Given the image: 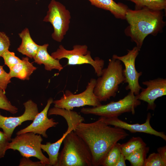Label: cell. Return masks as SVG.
Here are the masks:
<instances>
[{"mask_svg": "<svg viewBox=\"0 0 166 166\" xmlns=\"http://www.w3.org/2000/svg\"><path fill=\"white\" fill-rule=\"evenodd\" d=\"M88 0L92 5L110 11L117 18L125 19L128 9L126 5L121 3H117L113 0Z\"/></svg>", "mask_w": 166, "mask_h": 166, "instance_id": "2e32d148", "label": "cell"}, {"mask_svg": "<svg viewBox=\"0 0 166 166\" xmlns=\"http://www.w3.org/2000/svg\"><path fill=\"white\" fill-rule=\"evenodd\" d=\"M163 17L162 10H152L146 7L134 10L128 9L125 19L129 25L125 30V34L140 49L147 36H155L162 30L165 25Z\"/></svg>", "mask_w": 166, "mask_h": 166, "instance_id": "7a4b0ae2", "label": "cell"}, {"mask_svg": "<svg viewBox=\"0 0 166 166\" xmlns=\"http://www.w3.org/2000/svg\"><path fill=\"white\" fill-rule=\"evenodd\" d=\"M149 148L146 146L125 156L132 166H144Z\"/></svg>", "mask_w": 166, "mask_h": 166, "instance_id": "7402d4cb", "label": "cell"}, {"mask_svg": "<svg viewBox=\"0 0 166 166\" xmlns=\"http://www.w3.org/2000/svg\"><path fill=\"white\" fill-rule=\"evenodd\" d=\"M125 160L124 156L121 153L115 166H126Z\"/></svg>", "mask_w": 166, "mask_h": 166, "instance_id": "d6a6232c", "label": "cell"}, {"mask_svg": "<svg viewBox=\"0 0 166 166\" xmlns=\"http://www.w3.org/2000/svg\"><path fill=\"white\" fill-rule=\"evenodd\" d=\"M165 162L158 153L153 152L146 158L144 166H165Z\"/></svg>", "mask_w": 166, "mask_h": 166, "instance_id": "484cf974", "label": "cell"}, {"mask_svg": "<svg viewBox=\"0 0 166 166\" xmlns=\"http://www.w3.org/2000/svg\"><path fill=\"white\" fill-rule=\"evenodd\" d=\"M158 153L160 154L163 160L166 163V146L160 147L157 149Z\"/></svg>", "mask_w": 166, "mask_h": 166, "instance_id": "1f68e13d", "label": "cell"}, {"mask_svg": "<svg viewBox=\"0 0 166 166\" xmlns=\"http://www.w3.org/2000/svg\"><path fill=\"white\" fill-rule=\"evenodd\" d=\"M96 80L91 78L82 92L76 94L69 90H66L59 100L53 101L54 107L68 110H73L75 107L86 105L98 106L101 105V102L94 94L93 90Z\"/></svg>", "mask_w": 166, "mask_h": 166, "instance_id": "9c48e42d", "label": "cell"}, {"mask_svg": "<svg viewBox=\"0 0 166 166\" xmlns=\"http://www.w3.org/2000/svg\"><path fill=\"white\" fill-rule=\"evenodd\" d=\"M121 144L116 143L109 150L101 166H115L121 153Z\"/></svg>", "mask_w": 166, "mask_h": 166, "instance_id": "cb8c5ba5", "label": "cell"}, {"mask_svg": "<svg viewBox=\"0 0 166 166\" xmlns=\"http://www.w3.org/2000/svg\"><path fill=\"white\" fill-rule=\"evenodd\" d=\"M53 101L52 98H49L44 109L36 115L32 123L25 128L18 131L16 133V135L31 132L47 138V130L50 128L56 127L58 124V122H55L53 118L49 119L47 117L48 111Z\"/></svg>", "mask_w": 166, "mask_h": 166, "instance_id": "4fadbf2b", "label": "cell"}, {"mask_svg": "<svg viewBox=\"0 0 166 166\" xmlns=\"http://www.w3.org/2000/svg\"><path fill=\"white\" fill-rule=\"evenodd\" d=\"M146 145L141 137H132L126 143L121 144V152L125 156Z\"/></svg>", "mask_w": 166, "mask_h": 166, "instance_id": "603a6c76", "label": "cell"}, {"mask_svg": "<svg viewBox=\"0 0 166 166\" xmlns=\"http://www.w3.org/2000/svg\"><path fill=\"white\" fill-rule=\"evenodd\" d=\"M141 104L134 93L130 91L123 98L118 101L92 108H83L81 112L85 114H93L106 118L118 117L125 113L131 112L134 114L135 109Z\"/></svg>", "mask_w": 166, "mask_h": 166, "instance_id": "52a82bcc", "label": "cell"}, {"mask_svg": "<svg viewBox=\"0 0 166 166\" xmlns=\"http://www.w3.org/2000/svg\"><path fill=\"white\" fill-rule=\"evenodd\" d=\"M18 35L22 39V42L17 49L18 51L29 58H33L38 51L39 45L33 40L28 28H25Z\"/></svg>", "mask_w": 166, "mask_h": 166, "instance_id": "ac0fdd59", "label": "cell"}, {"mask_svg": "<svg viewBox=\"0 0 166 166\" xmlns=\"http://www.w3.org/2000/svg\"><path fill=\"white\" fill-rule=\"evenodd\" d=\"M134 2L135 10L144 7L154 10H162L166 8V0H126Z\"/></svg>", "mask_w": 166, "mask_h": 166, "instance_id": "44dd1931", "label": "cell"}, {"mask_svg": "<svg viewBox=\"0 0 166 166\" xmlns=\"http://www.w3.org/2000/svg\"><path fill=\"white\" fill-rule=\"evenodd\" d=\"M10 45L9 38L5 33L0 31V57L5 51L9 50Z\"/></svg>", "mask_w": 166, "mask_h": 166, "instance_id": "83f0119b", "label": "cell"}, {"mask_svg": "<svg viewBox=\"0 0 166 166\" xmlns=\"http://www.w3.org/2000/svg\"><path fill=\"white\" fill-rule=\"evenodd\" d=\"M4 61L5 64L10 69L21 61V60L16 56L14 52L10 51L9 50L5 51L1 56Z\"/></svg>", "mask_w": 166, "mask_h": 166, "instance_id": "4316f807", "label": "cell"}, {"mask_svg": "<svg viewBox=\"0 0 166 166\" xmlns=\"http://www.w3.org/2000/svg\"><path fill=\"white\" fill-rule=\"evenodd\" d=\"M25 108L24 113L17 117H6L1 115L0 113V128L10 140L13 133L15 128L20 125L24 122L33 121L36 115L39 113L37 104L31 100L24 103Z\"/></svg>", "mask_w": 166, "mask_h": 166, "instance_id": "8fae6325", "label": "cell"}, {"mask_svg": "<svg viewBox=\"0 0 166 166\" xmlns=\"http://www.w3.org/2000/svg\"><path fill=\"white\" fill-rule=\"evenodd\" d=\"M15 0V1H17V0Z\"/></svg>", "mask_w": 166, "mask_h": 166, "instance_id": "836d02e7", "label": "cell"}, {"mask_svg": "<svg viewBox=\"0 0 166 166\" xmlns=\"http://www.w3.org/2000/svg\"><path fill=\"white\" fill-rule=\"evenodd\" d=\"M5 92L0 89V109L15 114L18 112V109L11 104L5 95Z\"/></svg>", "mask_w": 166, "mask_h": 166, "instance_id": "d4e9b609", "label": "cell"}, {"mask_svg": "<svg viewBox=\"0 0 166 166\" xmlns=\"http://www.w3.org/2000/svg\"><path fill=\"white\" fill-rule=\"evenodd\" d=\"M37 68L29 61L28 57H24L21 61L10 69L8 73L10 79L16 77L22 80H28Z\"/></svg>", "mask_w": 166, "mask_h": 166, "instance_id": "e0dca14e", "label": "cell"}, {"mask_svg": "<svg viewBox=\"0 0 166 166\" xmlns=\"http://www.w3.org/2000/svg\"><path fill=\"white\" fill-rule=\"evenodd\" d=\"M121 61L112 57L107 68L103 69L101 76L96 80L93 92L100 102L115 97L120 84L125 80Z\"/></svg>", "mask_w": 166, "mask_h": 166, "instance_id": "277c9868", "label": "cell"}, {"mask_svg": "<svg viewBox=\"0 0 166 166\" xmlns=\"http://www.w3.org/2000/svg\"><path fill=\"white\" fill-rule=\"evenodd\" d=\"M53 115L61 116L66 120L68 127L75 129L80 123L85 121L84 118L77 113L72 110L54 107L49 109L47 115Z\"/></svg>", "mask_w": 166, "mask_h": 166, "instance_id": "d6986e66", "label": "cell"}, {"mask_svg": "<svg viewBox=\"0 0 166 166\" xmlns=\"http://www.w3.org/2000/svg\"><path fill=\"white\" fill-rule=\"evenodd\" d=\"M73 131L89 147L93 166H101L111 148L129 135L123 129L107 124L101 117L93 122L80 123Z\"/></svg>", "mask_w": 166, "mask_h": 166, "instance_id": "6da1fadb", "label": "cell"}, {"mask_svg": "<svg viewBox=\"0 0 166 166\" xmlns=\"http://www.w3.org/2000/svg\"><path fill=\"white\" fill-rule=\"evenodd\" d=\"M71 19L70 13L64 5L59 2L51 0L43 21L52 25L53 28L52 38L61 42L69 30Z\"/></svg>", "mask_w": 166, "mask_h": 166, "instance_id": "ba28073f", "label": "cell"}, {"mask_svg": "<svg viewBox=\"0 0 166 166\" xmlns=\"http://www.w3.org/2000/svg\"><path fill=\"white\" fill-rule=\"evenodd\" d=\"M19 166H44L39 161L34 162L29 157H23L20 160Z\"/></svg>", "mask_w": 166, "mask_h": 166, "instance_id": "4dcf8cb0", "label": "cell"}, {"mask_svg": "<svg viewBox=\"0 0 166 166\" xmlns=\"http://www.w3.org/2000/svg\"><path fill=\"white\" fill-rule=\"evenodd\" d=\"M71 131H72L71 129L67 128L62 137L55 143H51L48 142L45 144H41L42 149L48 155L50 166H57L59 151L61 145L66 136Z\"/></svg>", "mask_w": 166, "mask_h": 166, "instance_id": "ffe728a7", "label": "cell"}, {"mask_svg": "<svg viewBox=\"0 0 166 166\" xmlns=\"http://www.w3.org/2000/svg\"><path fill=\"white\" fill-rule=\"evenodd\" d=\"M10 79L9 73L5 71L3 66L0 65V89L5 92L8 85L11 82Z\"/></svg>", "mask_w": 166, "mask_h": 166, "instance_id": "f1b7e54d", "label": "cell"}, {"mask_svg": "<svg viewBox=\"0 0 166 166\" xmlns=\"http://www.w3.org/2000/svg\"><path fill=\"white\" fill-rule=\"evenodd\" d=\"M101 117L104 121L108 125L127 130L132 133L143 132L153 135L160 137L166 140V136L163 132H158L151 127L150 124L151 115L150 113L147 114L145 122L141 124L138 123L129 124L119 119L118 117L106 118Z\"/></svg>", "mask_w": 166, "mask_h": 166, "instance_id": "5bb4252c", "label": "cell"}, {"mask_svg": "<svg viewBox=\"0 0 166 166\" xmlns=\"http://www.w3.org/2000/svg\"><path fill=\"white\" fill-rule=\"evenodd\" d=\"M10 141L4 133L0 131V159L4 157Z\"/></svg>", "mask_w": 166, "mask_h": 166, "instance_id": "f546056e", "label": "cell"}, {"mask_svg": "<svg viewBox=\"0 0 166 166\" xmlns=\"http://www.w3.org/2000/svg\"><path fill=\"white\" fill-rule=\"evenodd\" d=\"M140 49L135 46L131 50H128L127 53L124 56H119L113 55V57L119 59L124 64L125 68L123 69V73L125 80L124 83H127L125 87L126 90H129L131 92L136 96L140 93L142 87L139 82V77L142 75L141 72H138L135 65V60L139 54Z\"/></svg>", "mask_w": 166, "mask_h": 166, "instance_id": "30bf717a", "label": "cell"}, {"mask_svg": "<svg viewBox=\"0 0 166 166\" xmlns=\"http://www.w3.org/2000/svg\"><path fill=\"white\" fill-rule=\"evenodd\" d=\"M57 166H92V156L86 143L73 131L64 139Z\"/></svg>", "mask_w": 166, "mask_h": 166, "instance_id": "3957f363", "label": "cell"}, {"mask_svg": "<svg viewBox=\"0 0 166 166\" xmlns=\"http://www.w3.org/2000/svg\"><path fill=\"white\" fill-rule=\"evenodd\" d=\"M146 86L136 95L137 98L148 103L147 110H154L156 107L154 102L157 98L166 95V79L158 78L142 82Z\"/></svg>", "mask_w": 166, "mask_h": 166, "instance_id": "7c38bea8", "label": "cell"}, {"mask_svg": "<svg viewBox=\"0 0 166 166\" xmlns=\"http://www.w3.org/2000/svg\"><path fill=\"white\" fill-rule=\"evenodd\" d=\"M54 58L60 60L66 58L68 60V65H80L89 64L93 68L95 73L98 77L101 76L105 62L104 60L98 57L93 59L91 52L88 50L85 45H76L73 46L72 50H67L62 45L51 55Z\"/></svg>", "mask_w": 166, "mask_h": 166, "instance_id": "5b68a950", "label": "cell"}, {"mask_svg": "<svg viewBox=\"0 0 166 166\" xmlns=\"http://www.w3.org/2000/svg\"><path fill=\"white\" fill-rule=\"evenodd\" d=\"M7 150H17L23 157L37 158L44 166H50L49 158L43 153L41 144L43 139L40 135L29 132L17 136L10 140Z\"/></svg>", "mask_w": 166, "mask_h": 166, "instance_id": "8992f818", "label": "cell"}, {"mask_svg": "<svg viewBox=\"0 0 166 166\" xmlns=\"http://www.w3.org/2000/svg\"><path fill=\"white\" fill-rule=\"evenodd\" d=\"M48 44L39 45L38 51L33 58L35 62L39 65L43 64L45 69L51 71L56 69L60 71L63 68L59 60L55 59L49 54L47 51Z\"/></svg>", "mask_w": 166, "mask_h": 166, "instance_id": "9a60e30c", "label": "cell"}]
</instances>
